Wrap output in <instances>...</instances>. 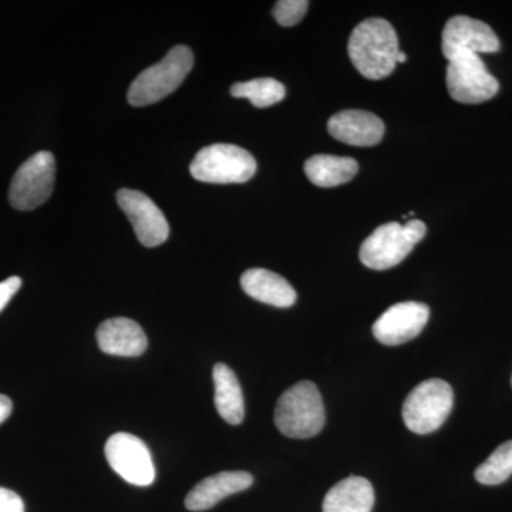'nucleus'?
I'll return each instance as SVG.
<instances>
[{
	"instance_id": "2eb2a0df",
	"label": "nucleus",
	"mask_w": 512,
	"mask_h": 512,
	"mask_svg": "<svg viewBox=\"0 0 512 512\" xmlns=\"http://www.w3.org/2000/svg\"><path fill=\"white\" fill-rule=\"evenodd\" d=\"M96 338L99 348L113 356H141L148 346L143 328L127 318H113L101 323Z\"/></svg>"
},
{
	"instance_id": "f8f14e48",
	"label": "nucleus",
	"mask_w": 512,
	"mask_h": 512,
	"mask_svg": "<svg viewBox=\"0 0 512 512\" xmlns=\"http://www.w3.org/2000/svg\"><path fill=\"white\" fill-rule=\"evenodd\" d=\"M429 318L430 308L424 303H396L376 320L373 335L383 345H403L420 335Z\"/></svg>"
},
{
	"instance_id": "4be33fe9",
	"label": "nucleus",
	"mask_w": 512,
	"mask_h": 512,
	"mask_svg": "<svg viewBox=\"0 0 512 512\" xmlns=\"http://www.w3.org/2000/svg\"><path fill=\"white\" fill-rule=\"evenodd\" d=\"M309 2L306 0H279L274 8V18L284 28L298 25L308 12Z\"/></svg>"
},
{
	"instance_id": "f257e3e1",
	"label": "nucleus",
	"mask_w": 512,
	"mask_h": 512,
	"mask_svg": "<svg viewBox=\"0 0 512 512\" xmlns=\"http://www.w3.org/2000/svg\"><path fill=\"white\" fill-rule=\"evenodd\" d=\"M348 52L353 66L363 77L384 79L396 69L399 37L387 20L366 19L353 29Z\"/></svg>"
},
{
	"instance_id": "f3484780",
	"label": "nucleus",
	"mask_w": 512,
	"mask_h": 512,
	"mask_svg": "<svg viewBox=\"0 0 512 512\" xmlns=\"http://www.w3.org/2000/svg\"><path fill=\"white\" fill-rule=\"evenodd\" d=\"M375 490L363 477H348L333 485L323 500V512H372Z\"/></svg>"
},
{
	"instance_id": "20e7f679",
	"label": "nucleus",
	"mask_w": 512,
	"mask_h": 512,
	"mask_svg": "<svg viewBox=\"0 0 512 512\" xmlns=\"http://www.w3.org/2000/svg\"><path fill=\"white\" fill-rule=\"evenodd\" d=\"M424 222L410 220L402 225L389 222L373 231L360 247V261L367 268L386 271L406 259L416 244L426 235Z\"/></svg>"
},
{
	"instance_id": "9b49d317",
	"label": "nucleus",
	"mask_w": 512,
	"mask_h": 512,
	"mask_svg": "<svg viewBox=\"0 0 512 512\" xmlns=\"http://www.w3.org/2000/svg\"><path fill=\"white\" fill-rule=\"evenodd\" d=\"M117 202L133 225L138 241L144 247L156 248L167 241L170 225L150 197L141 191L121 188L117 192Z\"/></svg>"
},
{
	"instance_id": "b1692460",
	"label": "nucleus",
	"mask_w": 512,
	"mask_h": 512,
	"mask_svg": "<svg viewBox=\"0 0 512 512\" xmlns=\"http://www.w3.org/2000/svg\"><path fill=\"white\" fill-rule=\"evenodd\" d=\"M20 286H22V279L18 278V276H12V278L0 282V312L12 301L13 296L19 291Z\"/></svg>"
},
{
	"instance_id": "412c9836",
	"label": "nucleus",
	"mask_w": 512,
	"mask_h": 512,
	"mask_svg": "<svg viewBox=\"0 0 512 512\" xmlns=\"http://www.w3.org/2000/svg\"><path fill=\"white\" fill-rule=\"evenodd\" d=\"M512 476V440L495 448L493 454L476 470V480L484 485H498Z\"/></svg>"
},
{
	"instance_id": "aec40b11",
	"label": "nucleus",
	"mask_w": 512,
	"mask_h": 512,
	"mask_svg": "<svg viewBox=\"0 0 512 512\" xmlns=\"http://www.w3.org/2000/svg\"><path fill=\"white\" fill-rule=\"evenodd\" d=\"M231 94L237 99H248L258 109L274 106L285 99V86L275 79H255L251 82L235 83L231 87Z\"/></svg>"
},
{
	"instance_id": "9d476101",
	"label": "nucleus",
	"mask_w": 512,
	"mask_h": 512,
	"mask_svg": "<svg viewBox=\"0 0 512 512\" xmlns=\"http://www.w3.org/2000/svg\"><path fill=\"white\" fill-rule=\"evenodd\" d=\"M500 47V39L494 30L481 20L453 16L444 26L441 50L448 62L463 55L495 53Z\"/></svg>"
},
{
	"instance_id": "7ed1b4c3",
	"label": "nucleus",
	"mask_w": 512,
	"mask_h": 512,
	"mask_svg": "<svg viewBox=\"0 0 512 512\" xmlns=\"http://www.w3.org/2000/svg\"><path fill=\"white\" fill-rule=\"evenodd\" d=\"M194 67V55L187 46H175L161 62L138 74L128 89L133 107L150 106L175 92Z\"/></svg>"
},
{
	"instance_id": "a211bd4d",
	"label": "nucleus",
	"mask_w": 512,
	"mask_h": 512,
	"mask_svg": "<svg viewBox=\"0 0 512 512\" xmlns=\"http://www.w3.org/2000/svg\"><path fill=\"white\" fill-rule=\"evenodd\" d=\"M212 377H214V402L217 412L227 423L238 426L244 420L245 403L237 375L225 363H217Z\"/></svg>"
},
{
	"instance_id": "a878e982",
	"label": "nucleus",
	"mask_w": 512,
	"mask_h": 512,
	"mask_svg": "<svg viewBox=\"0 0 512 512\" xmlns=\"http://www.w3.org/2000/svg\"><path fill=\"white\" fill-rule=\"evenodd\" d=\"M407 56L406 53L399 52V55H397V63H406Z\"/></svg>"
},
{
	"instance_id": "4468645a",
	"label": "nucleus",
	"mask_w": 512,
	"mask_h": 512,
	"mask_svg": "<svg viewBox=\"0 0 512 512\" xmlns=\"http://www.w3.org/2000/svg\"><path fill=\"white\" fill-rule=\"evenodd\" d=\"M254 478L247 471H222L204 478L188 493L185 507L190 511H207L229 495L248 490Z\"/></svg>"
},
{
	"instance_id": "1a4fd4ad",
	"label": "nucleus",
	"mask_w": 512,
	"mask_h": 512,
	"mask_svg": "<svg viewBox=\"0 0 512 512\" xmlns=\"http://www.w3.org/2000/svg\"><path fill=\"white\" fill-rule=\"evenodd\" d=\"M104 451L110 467L127 483L147 487L156 480V467L150 450L133 434H113Z\"/></svg>"
},
{
	"instance_id": "6e6552de",
	"label": "nucleus",
	"mask_w": 512,
	"mask_h": 512,
	"mask_svg": "<svg viewBox=\"0 0 512 512\" xmlns=\"http://www.w3.org/2000/svg\"><path fill=\"white\" fill-rule=\"evenodd\" d=\"M446 83L451 99L463 104H480L493 99L500 83L478 55H463L450 60Z\"/></svg>"
},
{
	"instance_id": "f03ea898",
	"label": "nucleus",
	"mask_w": 512,
	"mask_h": 512,
	"mask_svg": "<svg viewBox=\"0 0 512 512\" xmlns=\"http://www.w3.org/2000/svg\"><path fill=\"white\" fill-rule=\"evenodd\" d=\"M325 421L322 396L309 380L289 387L276 403V427L289 439H311L322 431Z\"/></svg>"
},
{
	"instance_id": "6ab92c4d",
	"label": "nucleus",
	"mask_w": 512,
	"mask_h": 512,
	"mask_svg": "<svg viewBox=\"0 0 512 512\" xmlns=\"http://www.w3.org/2000/svg\"><path fill=\"white\" fill-rule=\"evenodd\" d=\"M359 164L350 157L328 156L318 154L305 163L306 177L312 184L322 188L338 187L349 183L356 177Z\"/></svg>"
},
{
	"instance_id": "bb28decb",
	"label": "nucleus",
	"mask_w": 512,
	"mask_h": 512,
	"mask_svg": "<svg viewBox=\"0 0 512 512\" xmlns=\"http://www.w3.org/2000/svg\"><path fill=\"white\" fill-rule=\"evenodd\" d=\"M511 383H512V380H511Z\"/></svg>"
},
{
	"instance_id": "ddd939ff",
	"label": "nucleus",
	"mask_w": 512,
	"mask_h": 512,
	"mask_svg": "<svg viewBox=\"0 0 512 512\" xmlns=\"http://www.w3.org/2000/svg\"><path fill=\"white\" fill-rule=\"evenodd\" d=\"M330 136L355 147H372L384 136V123L376 114L363 110H345L330 117Z\"/></svg>"
},
{
	"instance_id": "5701e85b",
	"label": "nucleus",
	"mask_w": 512,
	"mask_h": 512,
	"mask_svg": "<svg viewBox=\"0 0 512 512\" xmlns=\"http://www.w3.org/2000/svg\"><path fill=\"white\" fill-rule=\"evenodd\" d=\"M0 512H25V503L15 491L0 487Z\"/></svg>"
},
{
	"instance_id": "dca6fc26",
	"label": "nucleus",
	"mask_w": 512,
	"mask_h": 512,
	"mask_svg": "<svg viewBox=\"0 0 512 512\" xmlns=\"http://www.w3.org/2000/svg\"><path fill=\"white\" fill-rule=\"evenodd\" d=\"M241 286L255 301L276 308H291L298 298L295 289L285 278L268 269H248L241 276Z\"/></svg>"
},
{
	"instance_id": "393cba45",
	"label": "nucleus",
	"mask_w": 512,
	"mask_h": 512,
	"mask_svg": "<svg viewBox=\"0 0 512 512\" xmlns=\"http://www.w3.org/2000/svg\"><path fill=\"white\" fill-rule=\"evenodd\" d=\"M12 410V400H10L8 396H5V394H0V424L9 419Z\"/></svg>"
},
{
	"instance_id": "423d86ee",
	"label": "nucleus",
	"mask_w": 512,
	"mask_h": 512,
	"mask_svg": "<svg viewBox=\"0 0 512 512\" xmlns=\"http://www.w3.org/2000/svg\"><path fill=\"white\" fill-rule=\"evenodd\" d=\"M454 393L441 379L424 380L410 392L403 404V420L416 434L439 430L453 410Z\"/></svg>"
},
{
	"instance_id": "0eeeda50",
	"label": "nucleus",
	"mask_w": 512,
	"mask_h": 512,
	"mask_svg": "<svg viewBox=\"0 0 512 512\" xmlns=\"http://www.w3.org/2000/svg\"><path fill=\"white\" fill-rule=\"evenodd\" d=\"M56 161L49 151H40L20 165L9 188V201L19 211H32L45 204L55 187Z\"/></svg>"
},
{
	"instance_id": "39448f33",
	"label": "nucleus",
	"mask_w": 512,
	"mask_h": 512,
	"mask_svg": "<svg viewBox=\"0 0 512 512\" xmlns=\"http://www.w3.org/2000/svg\"><path fill=\"white\" fill-rule=\"evenodd\" d=\"M190 171L201 183L242 184L254 177L256 161L249 151L234 144H212L198 151Z\"/></svg>"
}]
</instances>
